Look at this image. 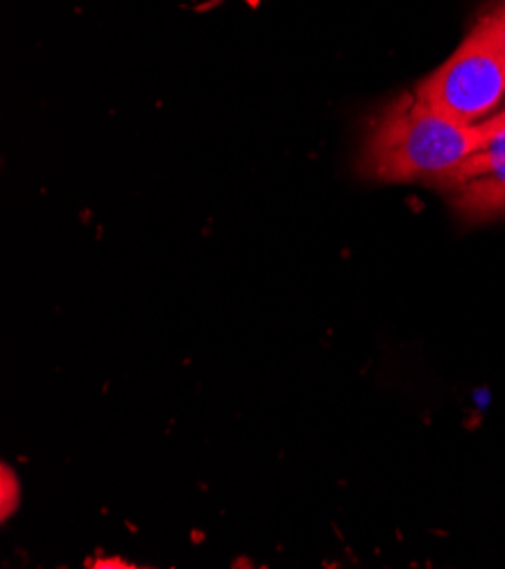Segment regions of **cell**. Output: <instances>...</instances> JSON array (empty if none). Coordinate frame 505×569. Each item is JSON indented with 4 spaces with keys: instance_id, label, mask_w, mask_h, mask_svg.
Wrapping results in <instances>:
<instances>
[{
    "instance_id": "cell-1",
    "label": "cell",
    "mask_w": 505,
    "mask_h": 569,
    "mask_svg": "<svg viewBox=\"0 0 505 569\" xmlns=\"http://www.w3.org/2000/svg\"><path fill=\"white\" fill-rule=\"evenodd\" d=\"M483 143L481 123H461L415 91L392 100L363 143L358 170L383 184L442 187Z\"/></svg>"
},
{
    "instance_id": "cell-2",
    "label": "cell",
    "mask_w": 505,
    "mask_h": 569,
    "mask_svg": "<svg viewBox=\"0 0 505 569\" xmlns=\"http://www.w3.org/2000/svg\"><path fill=\"white\" fill-rule=\"evenodd\" d=\"M415 93L461 123L494 117L505 98V52L496 37L494 10L483 12L461 46L428 73Z\"/></svg>"
},
{
    "instance_id": "cell-3",
    "label": "cell",
    "mask_w": 505,
    "mask_h": 569,
    "mask_svg": "<svg viewBox=\"0 0 505 569\" xmlns=\"http://www.w3.org/2000/svg\"><path fill=\"white\" fill-rule=\"evenodd\" d=\"M483 143L440 189L467 222L505 216V111L481 121Z\"/></svg>"
},
{
    "instance_id": "cell-4",
    "label": "cell",
    "mask_w": 505,
    "mask_h": 569,
    "mask_svg": "<svg viewBox=\"0 0 505 569\" xmlns=\"http://www.w3.org/2000/svg\"><path fill=\"white\" fill-rule=\"evenodd\" d=\"M494 10V23H496V37H498V43L505 52V0L498 6L492 8Z\"/></svg>"
},
{
    "instance_id": "cell-5",
    "label": "cell",
    "mask_w": 505,
    "mask_h": 569,
    "mask_svg": "<svg viewBox=\"0 0 505 569\" xmlns=\"http://www.w3.org/2000/svg\"><path fill=\"white\" fill-rule=\"evenodd\" d=\"M503 111H505V109H503Z\"/></svg>"
}]
</instances>
